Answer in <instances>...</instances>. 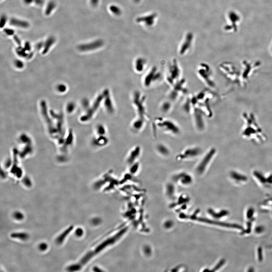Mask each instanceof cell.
I'll return each mask as SVG.
<instances>
[{"mask_svg": "<svg viewBox=\"0 0 272 272\" xmlns=\"http://www.w3.org/2000/svg\"><path fill=\"white\" fill-rule=\"evenodd\" d=\"M230 176L231 180L238 185H242L245 183L247 181L246 176L242 173L234 170H232L230 172Z\"/></svg>", "mask_w": 272, "mask_h": 272, "instance_id": "cell-10", "label": "cell"}, {"mask_svg": "<svg viewBox=\"0 0 272 272\" xmlns=\"http://www.w3.org/2000/svg\"><path fill=\"white\" fill-rule=\"evenodd\" d=\"M158 121V126L164 131L176 135L180 133V130L179 126L171 120L162 119Z\"/></svg>", "mask_w": 272, "mask_h": 272, "instance_id": "cell-6", "label": "cell"}, {"mask_svg": "<svg viewBox=\"0 0 272 272\" xmlns=\"http://www.w3.org/2000/svg\"><path fill=\"white\" fill-rule=\"evenodd\" d=\"M10 24L12 25L16 26V27L26 28L29 27V24L25 21L21 20L16 19H11L10 21Z\"/></svg>", "mask_w": 272, "mask_h": 272, "instance_id": "cell-16", "label": "cell"}, {"mask_svg": "<svg viewBox=\"0 0 272 272\" xmlns=\"http://www.w3.org/2000/svg\"><path fill=\"white\" fill-rule=\"evenodd\" d=\"M47 244L45 243H41L39 246V249L41 250H42V251L45 250L47 249Z\"/></svg>", "mask_w": 272, "mask_h": 272, "instance_id": "cell-26", "label": "cell"}, {"mask_svg": "<svg viewBox=\"0 0 272 272\" xmlns=\"http://www.w3.org/2000/svg\"><path fill=\"white\" fill-rule=\"evenodd\" d=\"M245 225L244 227L242 235H249L252 233L254 227L255 221L256 220V212L254 209L249 207L246 210L244 213Z\"/></svg>", "mask_w": 272, "mask_h": 272, "instance_id": "cell-4", "label": "cell"}, {"mask_svg": "<svg viewBox=\"0 0 272 272\" xmlns=\"http://www.w3.org/2000/svg\"><path fill=\"white\" fill-rule=\"evenodd\" d=\"M144 124V119L139 118L133 122V127L136 131H139L142 128Z\"/></svg>", "mask_w": 272, "mask_h": 272, "instance_id": "cell-20", "label": "cell"}, {"mask_svg": "<svg viewBox=\"0 0 272 272\" xmlns=\"http://www.w3.org/2000/svg\"><path fill=\"white\" fill-rule=\"evenodd\" d=\"M152 16L141 17L137 19V22H144L147 25H151L152 23Z\"/></svg>", "mask_w": 272, "mask_h": 272, "instance_id": "cell-22", "label": "cell"}, {"mask_svg": "<svg viewBox=\"0 0 272 272\" xmlns=\"http://www.w3.org/2000/svg\"><path fill=\"white\" fill-rule=\"evenodd\" d=\"M141 153V148L139 146H137L131 150L127 156V162L130 165L136 162V160L139 158Z\"/></svg>", "mask_w": 272, "mask_h": 272, "instance_id": "cell-12", "label": "cell"}, {"mask_svg": "<svg viewBox=\"0 0 272 272\" xmlns=\"http://www.w3.org/2000/svg\"><path fill=\"white\" fill-rule=\"evenodd\" d=\"M91 4L93 7H96L99 3V0H90Z\"/></svg>", "mask_w": 272, "mask_h": 272, "instance_id": "cell-27", "label": "cell"}, {"mask_svg": "<svg viewBox=\"0 0 272 272\" xmlns=\"http://www.w3.org/2000/svg\"><path fill=\"white\" fill-rule=\"evenodd\" d=\"M198 74L202 80L209 86H214L212 72L210 67L206 64H201L198 67Z\"/></svg>", "mask_w": 272, "mask_h": 272, "instance_id": "cell-5", "label": "cell"}, {"mask_svg": "<svg viewBox=\"0 0 272 272\" xmlns=\"http://www.w3.org/2000/svg\"><path fill=\"white\" fill-rule=\"evenodd\" d=\"M216 153V149L213 147L206 153L196 167V172L198 175L202 176L205 173Z\"/></svg>", "mask_w": 272, "mask_h": 272, "instance_id": "cell-2", "label": "cell"}, {"mask_svg": "<svg viewBox=\"0 0 272 272\" xmlns=\"http://www.w3.org/2000/svg\"><path fill=\"white\" fill-rule=\"evenodd\" d=\"M109 139L106 136H96L92 139V145L96 147H102L108 144Z\"/></svg>", "mask_w": 272, "mask_h": 272, "instance_id": "cell-13", "label": "cell"}, {"mask_svg": "<svg viewBox=\"0 0 272 272\" xmlns=\"http://www.w3.org/2000/svg\"><path fill=\"white\" fill-rule=\"evenodd\" d=\"M253 176L258 184L265 188L272 187V173L263 174L261 172L254 171Z\"/></svg>", "mask_w": 272, "mask_h": 272, "instance_id": "cell-7", "label": "cell"}, {"mask_svg": "<svg viewBox=\"0 0 272 272\" xmlns=\"http://www.w3.org/2000/svg\"><path fill=\"white\" fill-rule=\"evenodd\" d=\"M257 124L255 121L250 123L247 121L242 129L241 134L246 139L254 141L256 143H263L266 141L267 136Z\"/></svg>", "mask_w": 272, "mask_h": 272, "instance_id": "cell-1", "label": "cell"}, {"mask_svg": "<svg viewBox=\"0 0 272 272\" xmlns=\"http://www.w3.org/2000/svg\"><path fill=\"white\" fill-rule=\"evenodd\" d=\"M129 170V173L130 174L134 176L137 173H138L139 168V163L136 162L134 163L131 165H130Z\"/></svg>", "mask_w": 272, "mask_h": 272, "instance_id": "cell-21", "label": "cell"}, {"mask_svg": "<svg viewBox=\"0 0 272 272\" xmlns=\"http://www.w3.org/2000/svg\"><path fill=\"white\" fill-rule=\"evenodd\" d=\"M260 209L263 213H268L272 219V197L266 198L260 205Z\"/></svg>", "mask_w": 272, "mask_h": 272, "instance_id": "cell-11", "label": "cell"}, {"mask_svg": "<svg viewBox=\"0 0 272 272\" xmlns=\"http://www.w3.org/2000/svg\"><path fill=\"white\" fill-rule=\"evenodd\" d=\"M103 44V42L101 40H98L90 43L82 44L79 46V50L82 51H86L95 50L98 48L100 47Z\"/></svg>", "mask_w": 272, "mask_h": 272, "instance_id": "cell-14", "label": "cell"}, {"mask_svg": "<svg viewBox=\"0 0 272 272\" xmlns=\"http://www.w3.org/2000/svg\"><path fill=\"white\" fill-rule=\"evenodd\" d=\"M176 59L170 62L166 71V80L170 85L173 86L179 81L181 71Z\"/></svg>", "mask_w": 272, "mask_h": 272, "instance_id": "cell-3", "label": "cell"}, {"mask_svg": "<svg viewBox=\"0 0 272 272\" xmlns=\"http://www.w3.org/2000/svg\"><path fill=\"white\" fill-rule=\"evenodd\" d=\"M136 2H138L140 0H133Z\"/></svg>", "mask_w": 272, "mask_h": 272, "instance_id": "cell-29", "label": "cell"}, {"mask_svg": "<svg viewBox=\"0 0 272 272\" xmlns=\"http://www.w3.org/2000/svg\"><path fill=\"white\" fill-rule=\"evenodd\" d=\"M158 152L162 156H167L170 154V150L166 146L163 144H159L156 147Z\"/></svg>", "mask_w": 272, "mask_h": 272, "instance_id": "cell-17", "label": "cell"}, {"mask_svg": "<svg viewBox=\"0 0 272 272\" xmlns=\"http://www.w3.org/2000/svg\"><path fill=\"white\" fill-rule=\"evenodd\" d=\"M74 226L73 225L70 226L68 228L65 230L63 232H62L60 235L58 236L56 238V242L58 245H61L62 244L65 240L66 237L70 233V232L73 230Z\"/></svg>", "mask_w": 272, "mask_h": 272, "instance_id": "cell-15", "label": "cell"}, {"mask_svg": "<svg viewBox=\"0 0 272 272\" xmlns=\"http://www.w3.org/2000/svg\"><path fill=\"white\" fill-rule=\"evenodd\" d=\"M95 131L97 136H105L107 133L106 127L101 124H98L96 126Z\"/></svg>", "mask_w": 272, "mask_h": 272, "instance_id": "cell-19", "label": "cell"}, {"mask_svg": "<svg viewBox=\"0 0 272 272\" xmlns=\"http://www.w3.org/2000/svg\"><path fill=\"white\" fill-rule=\"evenodd\" d=\"M55 6V4L53 2L49 3V4L48 5L47 8H46V13L47 14H49L54 8Z\"/></svg>", "mask_w": 272, "mask_h": 272, "instance_id": "cell-24", "label": "cell"}, {"mask_svg": "<svg viewBox=\"0 0 272 272\" xmlns=\"http://www.w3.org/2000/svg\"><path fill=\"white\" fill-rule=\"evenodd\" d=\"M14 217L18 220H21L24 218V215L19 212H15L13 214Z\"/></svg>", "mask_w": 272, "mask_h": 272, "instance_id": "cell-25", "label": "cell"}, {"mask_svg": "<svg viewBox=\"0 0 272 272\" xmlns=\"http://www.w3.org/2000/svg\"><path fill=\"white\" fill-rule=\"evenodd\" d=\"M110 10L114 14L118 16L121 15V10L116 5H112L110 7Z\"/></svg>", "mask_w": 272, "mask_h": 272, "instance_id": "cell-23", "label": "cell"}, {"mask_svg": "<svg viewBox=\"0 0 272 272\" xmlns=\"http://www.w3.org/2000/svg\"><path fill=\"white\" fill-rule=\"evenodd\" d=\"M173 179L174 181L179 182L183 185H188L193 182V176L187 172H180L173 176Z\"/></svg>", "mask_w": 272, "mask_h": 272, "instance_id": "cell-9", "label": "cell"}, {"mask_svg": "<svg viewBox=\"0 0 272 272\" xmlns=\"http://www.w3.org/2000/svg\"><path fill=\"white\" fill-rule=\"evenodd\" d=\"M82 230L81 229H78L76 230V233L77 236H81V235H82Z\"/></svg>", "mask_w": 272, "mask_h": 272, "instance_id": "cell-28", "label": "cell"}, {"mask_svg": "<svg viewBox=\"0 0 272 272\" xmlns=\"http://www.w3.org/2000/svg\"><path fill=\"white\" fill-rule=\"evenodd\" d=\"M202 150L199 147H190L178 155L177 159L179 161H183L194 159L200 156Z\"/></svg>", "mask_w": 272, "mask_h": 272, "instance_id": "cell-8", "label": "cell"}, {"mask_svg": "<svg viewBox=\"0 0 272 272\" xmlns=\"http://www.w3.org/2000/svg\"><path fill=\"white\" fill-rule=\"evenodd\" d=\"M10 237L13 239H17L22 240H25L28 239L29 235L26 233H13L10 235Z\"/></svg>", "mask_w": 272, "mask_h": 272, "instance_id": "cell-18", "label": "cell"}]
</instances>
